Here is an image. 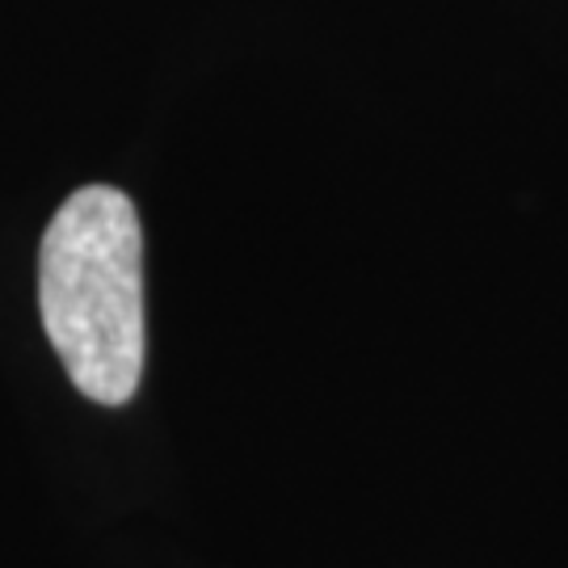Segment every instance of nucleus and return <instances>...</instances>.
I'll list each match as a JSON object with an SVG mask.
<instances>
[{
    "mask_svg": "<svg viewBox=\"0 0 568 568\" xmlns=\"http://www.w3.org/2000/svg\"><path fill=\"white\" fill-rule=\"evenodd\" d=\"M39 312L72 387L119 408L143 379V227L114 185L72 190L39 244Z\"/></svg>",
    "mask_w": 568,
    "mask_h": 568,
    "instance_id": "nucleus-1",
    "label": "nucleus"
}]
</instances>
